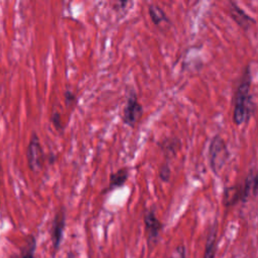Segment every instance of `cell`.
I'll list each match as a JSON object with an SVG mask.
<instances>
[{"label":"cell","mask_w":258,"mask_h":258,"mask_svg":"<svg viewBox=\"0 0 258 258\" xmlns=\"http://www.w3.org/2000/svg\"><path fill=\"white\" fill-rule=\"evenodd\" d=\"M169 177H170L169 165L167 163H164L163 165H161V167L159 169V178L163 182H167L169 180Z\"/></svg>","instance_id":"15"},{"label":"cell","mask_w":258,"mask_h":258,"mask_svg":"<svg viewBox=\"0 0 258 258\" xmlns=\"http://www.w3.org/2000/svg\"><path fill=\"white\" fill-rule=\"evenodd\" d=\"M257 173L254 168L250 169L248 175L246 176L243 184H242V190H243V202H247L249 197L251 195L256 196L257 192Z\"/></svg>","instance_id":"10"},{"label":"cell","mask_w":258,"mask_h":258,"mask_svg":"<svg viewBox=\"0 0 258 258\" xmlns=\"http://www.w3.org/2000/svg\"><path fill=\"white\" fill-rule=\"evenodd\" d=\"M64 102H66V105L67 106H71L73 103L76 102L77 98H76V95L71 91V90H66L64 91Z\"/></svg>","instance_id":"16"},{"label":"cell","mask_w":258,"mask_h":258,"mask_svg":"<svg viewBox=\"0 0 258 258\" xmlns=\"http://www.w3.org/2000/svg\"><path fill=\"white\" fill-rule=\"evenodd\" d=\"M148 13L153 24H155L156 26H160L163 22H169V19L167 18L163 9L156 4H150L148 6Z\"/></svg>","instance_id":"12"},{"label":"cell","mask_w":258,"mask_h":258,"mask_svg":"<svg viewBox=\"0 0 258 258\" xmlns=\"http://www.w3.org/2000/svg\"><path fill=\"white\" fill-rule=\"evenodd\" d=\"M159 144V147L161 148V150L165 153V154H175L177 149L180 147L181 143L179 141L178 138H172V137H169V138H166L164 140H162L161 142L158 143Z\"/></svg>","instance_id":"13"},{"label":"cell","mask_w":258,"mask_h":258,"mask_svg":"<svg viewBox=\"0 0 258 258\" xmlns=\"http://www.w3.org/2000/svg\"><path fill=\"white\" fill-rule=\"evenodd\" d=\"M217 233H218V224H217V221H215L208 233L204 258H215V254L217 250V246H216Z\"/></svg>","instance_id":"11"},{"label":"cell","mask_w":258,"mask_h":258,"mask_svg":"<svg viewBox=\"0 0 258 258\" xmlns=\"http://www.w3.org/2000/svg\"><path fill=\"white\" fill-rule=\"evenodd\" d=\"M229 150L223 137L216 134L209 146V163L212 171L218 174L229 158Z\"/></svg>","instance_id":"2"},{"label":"cell","mask_w":258,"mask_h":258,"mask_svg":"<svg viewBox=\"0 0 258 258\" xmlns=\"http://www.w3.org/2000/svg\"><path fill=\"white\" fill-rule=\"evenodd\" d=\"M35 246H36V242L33 236H29L27 241H26V245L24 246V248L21 251V254L18 258H34V251H35Z\"/></svg>","instance_id":"14"},{"label":"cell","mask_w":258,"mask_h":258,"mask_svg":"<svg viewBox=\"0 0 258 258\" xmlns=\"http://www.w3.org/2000/svg\"><path fill=\"white\" fill-rule=\"evenodd\" d=\"M66 227V210L61 208L55 214L51 225V241L53 249L57 250L63 236V230Z\"/></svg>","instance_id":"6"},{"label":"cell","mask_w":258,"mask_h":258,"mask_svg":"<svg viewBox=\"0 0 258 258\" xmlns=\"http://www.w3.org/2000/svg\"><path fill=\"white\" fill-rule=\"evenodd\" d=\"M231 8V16L232 18L236 21V23H238V25L240 27H242L243 29H248L251 25V23H255V20L250 17L248 14L245 13L244 10H242L235 2H230Z\"/></svg>","instance_id":"9"},{"label":"cell","mask_w":258,"mask_h":258,"mask_svg":"<svg viewBox=\"0 0 258 258\" xmlns=\"http://www.w3.org/2000/svg\"><path fill=\"white\" fill-rule=\"evenodd\" d=\"M251 83V67L247 66L243 72L233 97V122L237 126H240L249 120L251 114L253 113L254 104L250 94Z\"/></svg>","instance_id":"1"},{"label":"cell","mask_w":258,"mask_h":258,"mask_svg":"<svg viewBox=\"0 0 258 258\" xmlns=\"http://www.w3.org/2000/svg\"><path fill=\"white\" fill-rule=\"evenodd\" d=\"M129 172L130 171H129L128 167H122V168L118 169L117 171L112 172L110 174V177H109L108 188H106L104 190V192H107V191L114 190V189L122 187L125 184V182L127 181V179H128Z\"/></svg>","instance_id":"8"},{"label":"cell","mask_w":258,"mask_h":258,"mask_svg":"<svg viewBox=\"0 0 258 258\" xmlns=\"http://www.w3.org/2000/svg\"><path fill=\"white\" fill-rule=\"evenodd\" d=\"M243 202V190L242 184L228 186L224 189L223 194V204L225 207L230 208L236 204ZM244 203V202H243Z\"/></svg>","instance_id":"7"},{"label":"cell","mask_w":258,"mask_h":258,"mask_svg":"<svg viewBox=\"0 0 258 258\" xmlns=\"http://www.w3.org/2000/svg\"><path fill=\"white\" fill-rule=\"evenodd\" d=\"M51 122L54 125V127L57 130L62 129V124H61V120H60V114L58 112H53L51 115Z\"/></svg>","instance_id":"17"},{"label":"cell","mask_w":258,"mask_h":258,"mask_svg":"<svg viewBox=\"0 0 258 258\" xmlns=\"http://www.w3.org/2000/svg\"><path fill=\"white\" fill-rule=\"evenodd\" d=\"M143 221H144L147 242L148 244H154L159 238V234L162 229V224L157 219L154 210L147 211L144 214Z\"/></svg>","instance_id":"5"},{"label":"cell","mask_w":258,"mask_h":258,"mask_svg":"<svg viewBox=\"0 0 258 258\" xmlns=\"http://www.w3.org/2000/svg\"><path fill=\"white\" fill-rule=\"evenodd\" d=\"M44 162V151L36 133H32L27 147V163L33 172L41 170Z\"/></svg>","instance_id":"3"},{"label":"cell","mask_w":258,"mask_h":258,"mask_svg":"<svg viewBox=\"0 0 258 258\" xmlns=\"http://www.w3.org/2000/svg\"><path fill=\"white\" fill-rule=\"evenodd\" d=\"M143 115V107L138 101L136 94L132 93L129 95L126 104L123 108L122 112V121L124 124L133 127L142 117Z\"/></svg>","instance_id":"4"},{"label":"cell","mask_w":258,"mask_h":258,"mask_svg":"<svg viewBox=\"0 0 258 258\" xmlns=\"http://www.w3.org/2000/svg\"><path fill=\"white\" fill-rule=\"evenodd\" d=\"M67 258H74V254H73V253H69V255L67 256Z\"/></svg>","instance_id":"18"}]
</instances>
